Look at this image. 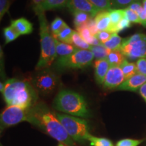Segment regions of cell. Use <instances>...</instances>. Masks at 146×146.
I'll return each mask as SVG.
<instances>
[{"label":"cell","mask_w":146,"mask_h":146,"mask_svg":"<svg viewBox=\"0 0 146 146\" xmlns=\"http://www.w3.org/2000/svg\"><path fill=\"white\" fill-rule=\"evenodd\" d=\"M91 146H114L112 142L108 139L97 137L91 136L89 141Z\"/></svg>","instance_id":"30"},{"label":"cell","mask_w":146,"mask_h":146,"mask_svg":"<svg viewBox=\"0 0 146 146\" xmlns=\"http://www.w3.org/2000/svg\"><path fill=\"white\" fill-rule=\"evenodd\" d=\"M39 19L41 36V54L35 68L36 70L47 68L57 59L55 39L50 32L45 12L36 13Z\"/></svg>","instance_id":"4"},{"label":"cell","mask_w":146,"mask_h":146,"mask_svg":"<svg viewBox=\"0 0 146 146\" xmlns=\"http://www.w3.org/2000/svg\"><path fill=\"white\" fill-rule=\"evenodd\" d=\"M25 121L29 122L28 109L22 108L17 106H8L1 114V129Z\"/></svg>","instance_id":"9"},{"label":"cell","mask_w":146,"mask_h":146,"mask_svg":"<svg viewBox=\"0 0 146 146\" xmlns=\"http://www.w3.org/2000/svg\"><path fill=\"white\" fill-rule=\"evenodd\" d=\"M100 11L110 12L112 9V0H89Z\"/></svg>","instance_id":"28"},{"label":"cell","mask_w":146,"mask_h":146,"mask_svg":"<svg viewBox=\"0 0 146 146\" xmlns=\"http://www.w3.org/2000/svg\"><path fill=\"white\" fill-rule=\"evenodd\" d=\"M4 89H5V83H3L2 82H1V83H0V90H1V92L2 93V94L3 91H4Z\"/></svg>","instance_id":"41"},{"label":"cell","mask_w":146,"mask_h":146,"mask_svg":"<svg viewBox=\"0 0 146 146\" xmlns=\"http://www.w3.org/2000/svg\"><path fill=\"white\" fill-rule=\"evenodd\" d=\"M56 115L68 135L74 141L79 142L89 141L92 135L89 133L87 120L69 114L56 113Z\"/></svg>","instance_id":"5"},{"label":"cell","mask_w":146,"mask_h":146,"mask_svg":"<svg viewBox=\"0 0 146 146\" xmlns=\"http://www.w3.org/2000/svg\"><path fill=\"white\" fill-rule=\"evenodd\" d=\"M66 25H67L65 22L61 18L56 17L50 25L51 33L53 35H56L59 33Z\"/></svg>","instance_id":"29"},{"label":"cell","mask_w":146,"mask_h":146,"mask_svg":"<svg viewBox=\"0 0 146 146\" xmlns=\"http://www.w3.org/2000/svg\"><path fill=\"white\" fill-rule=\"evenodd\" d=\"M138 73L146 76V58L139 59L136 62Z\"/></svg>","instance_id":"38"},{"label":"cell","mask_w":146,"mask_h":146,"mask_svg":"<svg viewBox=\"0 0 146 146\" xmlns=\"http://www.w3.org/2000/svg\"><path fill=\"white\" fill-rule=\"evenodd\" d=\"M123 39H122L118 35V33H113L110 39L106 43H105L104 45L111 51L120 50V46H121L122 43H123Z\"/></svg>","instance_id":"25"},{"label":"cell","mask_w":146,"mask_h":146,"mask_svg":"<svg viewBox=\"0 0 146 146\" xmlns=\"http://www.w3.org/2000/svg\"><path fill=\"white\" fill-rule=\"evenodd\" d=\"M58 146H66V145H65L64 143H60L59 145H58Z\"/></svg>","instance_id":"43"},{"label":"cell","mask_w":146,"mask_h":146,"mask_svg":"<svg viewBox=\"0 0 146 146\" xmlns=\"http://www.w3.org/2000/svg\"><path fill=\"white\" fill-rule=\"evenodd\" d=\"M126 12V18H127L131 23H137V24H141V21H140L139 16L135 12L131 10L127 7V8L125 9Z\"/></svg>","instance_id":"33"},{"label":"cell","mask_w":146,"mask_h":146,"mask_svg":"<svg viewBox=\"0 0 146 146\" xmlns=\"http://www.w3.org/2000/svg\"><path fill=\"white\" fill-rule=\"evenodd\" d=\"M138 0H112V5L116 8H123V7L130 5L135 2H137Z\"/></svg>","instance_id":"37"},{"label":"cell","mask_w":146,"mask_h":146,"mask_svg":"<svg viewBox=\"0 0 146 146\" xmlns=\"http://www.w3.org/2000/svg\"><path fill=\"white\" fill-rule=\"evenodd\" d=\"M74 16V25L75 28L81 27L82 25H87V23L93 18L90 14L80 11H73L71 12Z\"/></svg>","instance_id":"21"},{"label":"cell","mask_w":146,"mask_h":146,"mask_svg":"<svg viewBox=\"0 0 146 146\" xmlns=\"http://www.w3.org/2000/svg\"><path fill=\"white\" fill-rule=\"evenodd\" d=\"M89 50L94 54L96 60L106 59L111 50L106 48L103 44L98 45H91Z\"/></svg>","instance_id":"22"},{"label":"cell","mask_w":146,"mask_h":146,"mask_svg":"<svg viewBox=\"0 0 146 146\" xmlns=\"http://www.w3.org/2000/svg\"><path fill=\"white\" fill-rule=\"evenodd\" d=\"M10 26L16 31L20 36L23 35L30 34L33 31L32 23L25 18H20L12 21Z\"/></svg>","instance_id":"14"},{"label":"cell","mask_w":146,"mask_h":146,"mask_svg":"<svg viewBox=\"0 0 146 146\" xmlns=\"http://www.w3.org/2000/svg\"><path fill=\"white\" fill-rule=\"evenodd\" d=\"M146 83V76L137 73L132 77L126 80L124 83L118 87V90L137 91L142 85Z\"/></svg>","instance_id":"12"},{"label":"cell","mask_w":146,"mask_h":146,"mask_svg":"<svg viewBox=\"0 0 146 146\" xmlns=\"http://www.w3.org/2000/svg\"><path fill=\"white\" fill-rule=\"evenodd\" d=\"M76 31L90 45H98L102 44L98 38L91 33L90 31L87 28L86 25H82L81 27L76 28Z\"/></svg>","instance_id":"19"},{"label":"cell","mask_w":146,"mask_h":146,"mask_svg":"<svg viewBox=\"0 0 146 146\" xmlns=\"http://www.w3.org/2000/svg\"><path fill=\"white\" fill-rule=\"evenodd\" d=\"M10 4V0H0V19H2L5 14L8 12Z\"/></svg>","instance_id":"35"},{"label":"cell","mask_w":146,"mask_h":146,"mask_svg":"<svg viewBox=\"0 0 146 146\" xmlns=\"http://www.w3.org/2000/svg\"><path fill=\"white\" fill-rule=\"evenodd\" d=\"M58 83L57 75L48 68L39 70L32 79V85L35 90L44 95L52 93L57 88Z\"/></svg>","instance_id":"8"},{"label":"cell","mask_w":146,"mask_h":146,"mask_svg":"<svg viewBox=\"0 0 146 146\" xmlns=\"http://www.w3.org/2000/svg\"><path fill=\"white\" fill-rule=\"evenodd\" d=\"M87 28L89 29L91 33L93 35L96 36L98 34V33L100 32V31L98 30V27H97L96 21H95L94 18H91V19L89 21L88 23H87Z\"/></svg>","instance_id":"39"},{"label":"cell","mask_w":146,"mask_h":146,"mask_svg":"<svg viewBox=\"0 0 146 146\" xmlns=\"http://www.w3.org/2000/svg\"><path fill=\"white\" fill-rule=\"evenodd\" d=\"M54 106L57 110L71 116L80 118L90 116V111L85 98L75 91H60L55 98Z\"/></svg>","instance_id":"3"},{"label":"cell","mask_w":146,"mask_h":146,"mask_svg":"<svg viewBox=\"0 0 146 146\" xmlns=\"http://www.w3.org/2000/svg\"><path fill=\"white\" fill-rule=\"evenodd\" d=\"M110 17V27L108 31L115 33V29L118 23L126 17V12L125 9H113L109 12Z\"/></svg>","instance_id":"18"},{"label":"cell","mask_w":146,"mask_h":146,"mask_svg":"<svg viewBox=\"0 0 146 146\" xmlns=\"http://www.w3.org/2000/svg\"><path fill=\"white\" fill-rule=\"evenodd\" d=\"M94 67L96 82L100 85H103L110 65L107 59L96 60L94 63Z\"/></svg>","instance_id":"13"},{"label":"cell","mask_w":146,"mask_h":146,"mask_svg":"<svg viewBox=\"0 0 146 146\" xmlns=\"http://www.w3.org/2000/svg\"><path fill=\"white\" fill-rule=\"evenodd\" d=\"M97 27L100 31H108L110 27V17L109 12L108 11H100L94 18Z\"/></svg>","instance_id":"17"},{"label":"cell","mask_w":146,"mask_h":146,"mask_svg":"<svg viewBox=\"0 0 146 146\" xmlns=\"http://www.w3.org/2000/svg\"><path fill=\"white\" fill-rule=\"evenodd\" d=\"M71 45H74V46L77 47L78 49H81V50H89L91 47V45L89 43H87L76 31L72 35Z\"/></svg>","instance_id":"26"},{"label":"cell","mask_w":146,"mask_h":146,"mask_svg":"<svg viewBox=\"0 0 146 146\" xmlns=\"http://www.w3.org/2000/svg\"><path fill=\"white\" fill-rule=\"evenodd\" d=\"M139 92L140 95L143 98L144 100L146 102V83L140 87V89H139Z\"/></svg>","instance_id":"40"},{"label":"cell","mask_w":146,"mask_h":146,"mask_svg":"<svg viewBox=\"0 0 146 146\" xmlns=\"http://www.w3.org/2000/svg\"><path fill=\"white\" fill-rule=\"evenodd\" d=\"M36 91L29 82L10 78L5 83L3 99L8 106H17L27 110L36 104Z\"/></svg>","instance_id":"2"},{"label":"cell","mask_w":146,"mask_h":146,"mask_svg":"<svg viewBox=\"0 0 146 146\" xmlns=\"http://www.w3.org/2000/svg\"><path fill=\"white\" fill-rule=\"evenodd\" d=\"M3 34H4L5 44L10 43L12 41H14V40L17 39L18 36H20L11 26L5 27L3 29Z\"/></svg>","instance_id":"31"},{"label":"cell","mask_w":146,"mask_h":146,"mask_svg":"<svg viewBox=\"0 0 146 146\" xmlns=\"http://www.w3.org/2000/svg\"><path fill=\"white\" fill-rule=\"evenodd\" d=\"M131 26V23L126 17L122 20L118 24L115 29V33H118V32L122 31L127 29Z\"/></svg>","instance_id":"36"},{"label":"cell","mask_w":146,"mask_h":146,"mask_svg":"<svg viewBox=\"0 0 146 146\" xmlns=\"http://www.w3.org/2000/svg\"><path fill=\"white\" fill-rule=\"evenodd\" d=\"M125 81V75L120 67L110 66L105 78L103 86L106 89H116Z\"/></svg>","instance_id":"10"},{"label":"cell","mask_w":146,"mask_h":146,"mask_svg":"<svg viewBox=\"0 0 146 146\" xmlns=\"http://www.w3.org/2000/svg\"><path fill=\"white\" fill-rule=\"evenodd\" d=\"M94 58V54L90 50L78 49L70 56L64 58H57L55 64L57 68L62 70L83 68L90 65L92 63Z\"/></svg>","instance_id":"7"},{"label":"cell","mask_w":146,"mask_h":146,"mask_svg":"<svg viewBox=\"0 0 146 146\" xmlns=\"http://www.w3.org/2000/svg\"><path fill=\"white\" fill-rule=\"evenodd\" d=\"M54 39L58 58L66 57V56H70L78 50L77 47L74 46V45L69 44V43H63V42L60 41L56 38H54Z\"/></svg>","instance_id":"16"},{"label":"cell","mask_w":146,"mask_h":146,"mask_svg":"<svg viewBox=\"0 0 146 146\" xmlns=\"http://www.w3.org/2000/svg\"><path fill=\"white\" fill-rule=\"evenodd\" d=\"M66 7L70 12L80 11L90 14L93 18L100 12L89 0H68Z\"/></svg>","instance_id":"11"},{"label":"cell","mask_w":146,"mask_h":146,"mask_svg":"<svg viewBox=\"0 0 146 146\" xmlns=\"http://www.w3.org/2000/svg\"><path fill=\"white\" fill-rule=\"evenodd\" d=\"M128 8L137 13L139 16L140 21H141V25L146 27V14L143 9V5H141V3L137 1V2L132 3L129 6H128Z\"/></svg>","instance_id":"27"},{"label":"cell","mask_w":146,"mask_h":146,"mask_svg":"<svg viewBox=\"0 0 146 146\" xmlns=\"http://www.w3.org/2000/svg\"><path fill=\"white\" fill-rule=\"evenodd\" d=\"M74 31H75L72 30L70 27H69L68 25H66V26L59 33L53 36H54V38L59 40L60 41L71 44L72 37Z\"/></svg>","instance_id":"23"},{"label":"cell","mask_w":146,"mask_h":146,"mask_svg":"<svg viewBox=\"0 0 146 146\" xmlns=\"http://www.w3.org/2000/svg\"><path fill=\"white\" fill-rule=\"evenodd\" d=\"M29 123L43 130L47 135L62 143L74 146V142L68 135L56 113L44 103H36L28 109Z\"/></svg>","instance_id":"1"},{"label":"cell","mask_w":146,"mask_h":146,"mask_svg":"<svg viewBox=\"0 0 146 146\" xmlns=\"http://www.w3.org/2000/svg\"><path fill=\"white\" fill-rule=\"evenodd\" d=\"M143 7L146 14V0H143Z\"/></svg>","instance_id":"42"},{"label":"cell","mask_w":146,"mask_h":146,"mask_svg":"<svg viewBox=\"0 0 146 146\" xmlns=\"http://www.w3.org/2000/svg\"><path fill=\"white\" fill-rule=\"evenodd\" d=\"M144 141V139H124L118 141L116 146H138Z\"/></svg>","instance_id":"32"},{"label":"cell","mask_w":146,"mask_h":146,"mask_svg":"<svg viewBox=\"0 0 146 146\" xmlns=\"http://www.w3.org/2000/svg\"><path fill=\"white\" fill-rule=\"evenodd\" d=\"M68 0H43L39 7L33 8L35 12H45V11L57 10L66 7Z\"/></svg>","instance_id":"15"},{"label":"cell","mask_w":146,"mask_h":146,"mask_svg":"<svg viewBox=\"0 0 146 146\" xmlns=\"http://www.w3.org/2000/svg\"><path fill=\"white\" fill-rule=\"evenodd\" d=\"M120 67L123 70L124 75H125V81L138 73L137 68L135 64L129 62L127 60L122 64V65Z\"/></svg>","instance_id":"24"},{"label":"cell","mask_w":146,"mask_h":146,"mask_svg":"<svg viewBox=\"0 0 146 146\" xmlns=\"http://www.w3.org/2000/svg\"><path fill=\"white\" fill-rule=\"evenodd\" d=\"M126 57L120 50H113L110 52L106 59L110 66H120L126 60Z\"/></svg>","instance_id":"20"},{"label":"cell","mask_w":146,"mask_h":146,"mask_svg":"<svg viewBox=\"0 0 146 146\" xmlns=\"http://www.w3.org/2000/svg\"><path fill=\"white\" fill-rule=\"evenodd\" d=\"M112 35V33L106 31H100L98 33V34L96 35V37L100 41V43L104 45L110 39Z\"/></svg>","instance_id":"34"},{"label":"cell","mask_w":146,"mask_h":146,"mask_svg":"<svg viewBox=\"0 0 146 146\" xmlns=\"http://www.w3.org/2000/svg\"><path fill=\"white\" fill-rule=\"evenodd\" d=\"M120 50L131 60L146 58V35L136 33L124 39Z\"/></svg>","instance_id":"6"}]
</instances>
